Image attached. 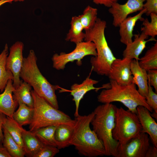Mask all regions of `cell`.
Here are the masks:
<instances>
[{
    "label": "cell",
    "mask_w": 157,
    "mask_h": 157,
    "mask_svg": "<svg viewBox=\"0 0 157 157\" xmlns=\"http://www.w3.org/2000/svg\"><path fill=\"white\" fill-rule=\"evenodd\" d=\"M94 116L93 111L88 115H79L75 117L73 133L69 143L79 154L86 157L106 156L102 143L90 127Z\"/></svg>",
    "instance_id": "cell-1"
},
{
    "label": "cell",
    "mask_w": 157,
    "mask_h": 157,
    "mask_svg": "<svg viewBox=\"0 0 157 157\" xmlns=\"http://www.w3.org/2000/svg\"><path fill=\"white\" fill-rule=\"evenodd\" d=\"M106 27V22L98 18L94 26L85 31L84 41L92 42L96 47L97 56L92 57L90 60L92 70L99 75L108 76L111 64L116 58L105 37V30Z\"/></svg>",
    "instance_id": "cell-2"
},
{
    "label": "cell",
    "mask_w": 157,
    "mask_h": 157,
    "mask_svg": "<svg viewBox=\"0 0 157 157\" xmlns=\"http://www.w3.org/2000/svg\"><path fill=\"white\" fill-rule=\"evenodd\" d=\"M37 60L34 51L30 50L27 56L24 58L20 78L32 87L38 95L58 109L55 91L60 87L51 84L43 75L38 66Z\"/></svg>",
    "instance_id": "cell-3"
},
{
    "label": "cell",
    "mask_w": 157,
    "mask_h": 157,
    "mask_svg": "<svg viewBox=\"0 0 157 157\" xmlns=\"http://www.w3.org/2000/svg\"><path fill=\"white\" fill-rule=\"evenodd\" d=\"M103 104L94 109V116L90 124L92 130L104 147L106 156L117 157L119 143L112 136L117 107L112 103Z\"/></svg>",
    "instance_id": "cell-4"
},
{
    "label": "cell",
    "mask_w": 157,
    "mask_h": 157,
    "mask_svg": "<svg viewBox=\"0 0 157 157\" xmlns=\"http://www.w3.org/2000/svg\"><path fill=\"white\" fill-rule=\"evenodd\" d=\"M107 85V88L102 90L97 97L99 102L106 104L119 102L128 110L137 114V108L140 106H144L150 112L153 111L147 104L146 98L139 93L134 83L122 85L110 79Z\"/></svg>",
    "instance_id": "cell-5"
},
{
    "label": "cell",
    "mask_w": 157,
    "mask_h": 157,
    "mask_svg": "<svg viewBox=\"0 0 157 157\" xmlns=\"http://www.w3.org/2000/svg\"><path fill=\"white\" fill-rule=\"evenodd\" d=\"M31 92L34 101L33 115L29 126V131H33L42 127L61 124L74 126L75 119L53 106L33 90Z\"/></svg>",
    "instance_id": "cell-6"
},
{
    "label": "cell",
    "mask_w": 157,
    "mask_h": 157,
    "mask_svg": "<svg viewBox=\"0 0 157 157\" xmlns=\"http://www.w3.org/2000/svg\"><path fill=\"white\" fill-rule=\"evenodd\" d=\"M115 122L112 136L119 144H126L142 130L137 114L121 107L116 109Z\"/></svg>",
    "instance_id": "cell-7"
},
{
    "label": "cell",
    "mask_w": 157,
    "mask_h": 157,
    "mask_svg": "<svg viewBox=\"0 0 157 157\" xmlns=\"http://www.w3.org/2000/svg\"><path fill=\"white\" fill-rule=\"evenodd\" d=\"M76 44L74 49L70 52H61L53 55L51 59L53 68L57 70H63L67 63L75 60L77 61V65L80 66L82 64L81 60L85 56H97L96 47L92 42L84 41Z\"/></svg>",
    "instance_id": "cell-8"
},
{
    "label": "cell",
    "mask_w": 157,
    "mask_h": 157,
    "mask_svg": "<svg viewBox=\"0 0 157 157\" xmlns=\"http://www.w3.org/2000/svg\"><path fill=\"white\" fill-rule=\"evenodd\" d=\"M149 135L141 131L124 144H119L117 157H145L150 146Z\"/></svg>",
    "instance_id": "cell-9"
},
{
    "label": "cell",
    "mask_w": 157,
    "mask_h": 157,
    "mask_svg": "<svg viewBox=\"0 0 157 157\" xmlns=\"http://www.w3.org/2000/svg\"><path fill=\"white\" fill-rule=\"evenodd\" d=\"M24 44L22 42H16L10 47L6 59V68L13 75V85L15 88L19 87L22 81L20 79V74L24 59Z\"/></svg>",
    "instance_id": "cell-10"
},
{
    "label": "cell",
    "mask_w": 157,
    "mask_h": 157,
    "mask_svg": "<svg viewBox=\"0 0 157 157\" xmlns=\"http://www.w3.org/2000/svg\"><path fill=\"white\" fill-rule=\"evenodd\" d=\"M145 0H127L124 4L117 2L113 3L108 10L113 17V25L118 27L130 14L143 9Z\"/></svg>",
    "instance_id": "cell-11"
},
{
    "label": "cell",
    "mask_w": 157,
    "mask_h": 157,
    "mask_svg": "<svg viewBox=\"0 0 157 157\" xmlns=\"http://www.w3.org/2000/svg\"><path fill=\"white\" fill-rule=\"evenodd\" d=\"M132 60L126 57L122 59L116 58L111 64V70L108 76L109 79L122 85L133 83V76L131 71Z\"/></svg>",
    "instance_id": "cell-12"
},
{
    "label": "cell",
    "mask_w": 157,
    "mask_h": 157,
    "mask_svg": "<svg viewBox=\"0 0 157 157\" xmlns=\"http://www.w3.org/2000/svg\"><path fill=\"white\" fill-rule=\"evenodd\" d=\"M91 72L89 75L81 83H74L71 87L70 94L73 97L72 100L74 102L75 105V110L74 113L75 117L79 115L80 103L87 92L92 90L97 91L100 89L105 88V85L99 88L94 86V85L98 83L99 81L90 78L92 71Z\"/></svg>",
    "instance_id": "cell-13"
},
{
    "label": "cell",
    "mask_w": 157,
    "mask_h": 157,
    "mask_svg": "<svg viewBox=\"0 0 157 157\" xmlns=\"http://www.w3.org/2000/svg\"><path fill=\"white\" fill-rule=\"evenodd\" d=\"M137 114L141 125L142 132L147 133L154 146L157 147V124L150 112L143 106L137 108Z\"/></svg>",
    "instance_id": "cell-14"
},
{
    "label": "cell",
    "mask_w": 157,
    "mask_h": 157,
    "mask_svg": "<svg viewBox=\"0 0 157 157\" xmlns=\"http://www.w3.org/2000/svg\"><path fill=\"white\" fill-rule=\"evenodd\" d=\"M133 36L134 40L126 45L122 55L123 58L138 60L140 59L139 56L146 48L147 43L151 41H156L157 40L152 38L147 40L149 36L142 32L140 34L133 35Z\"/></svg>",
    "instance_id": "cell-15"
},
{
    "label": "cell",
    "mask_w": 157,
    "mask_h": 157,
    "mask_svg": "<svg viewBox=\"0 0 157 157\" xmlns=\"http://www.w3.org/2000/svg\"><path fill=\"white\" fill-rule=\"evenodd\" d=\"M15 89L13 85V81L9 80L3 91L0 94V113L12 118L15 109L19 105L13 97V92Z\"/></svg>",
    "instance_id": "cell-16"
},
{
    "label": "cell",
    "mask_w": 157,
    "mask_h": 157,
    "mask_svg": "<svg viewBox=\"0 0 157 157\" xmlns=\"http://www.w3.org/2000/svg\"><path fill=\"white\" fill-rule=\"evenodd\" d=\"M145 12V10L142 9L135 16L127 17L120 24L119 26V33L122 43L126 45L132 42L134 28L137 21L144 20L142 16Z\"/></svg>",
    "instance_id": "cell-17"
},
{
    "label": "cell",
    "mask_w": 157,
    "mask_h": 157,
    "mask_svg": "<svg viewBox=\"0 0 157 157\" xmlns=\"http://www.w3.org/2000/svg\"><path fill=\"white\" fill-rule=\"evenodd\" d=\"M131 71L133 76V83L137 85L138 92L146 98L148 88L147 71L141 67L139 65L138 60L135 59L131 62Z\"/></svg>",
    "instance_id": "cell-18"
},
{
    "label": "cell",
    "mask_w": 157,
    "mask_h": 157,
    "mask_svg": "<svg viewBox=\"0 0 157 157\" xmlns=\"http://www.w3.org/2000/svg\"><path fill=\"white\" fill-rule=\"evenodd\" d=\"M22 135L25 156L34 157L45 145L32 131L24 129Z\"/></svg>",
    "instance_id": "cell-19"
},
{
    "label": "cell",
    "mask_w": 157,
    "mask_h": 157,
    "mask_svg": "<svg viewBox=\"0 0 157 157\" xmlns=\"http://www.w3.org/2000/svg\"><path fill=\"white\" fill-rule=\"evenodd\" d=\"M74 126L66 124H61L57 126L55 132V138L59 149L70 145L69 143L73 133Z\"/></svg>",
    "instance_id": "cell-20"
},
{
    "label": "cell",
    "mask_w": 157,
    "mask_h": 157,
    "mask_svg": "<svg viewBox=\"0 0 157 157\" xmlns=\"http://www.w3.org/2000/svg\"><path fill=\"white\" fill-rule=\"evenodd\" d=\"M70 28L67 33L65 40L75 44L82 42L85 37L83 27L78 16L72 17L70 22Z\"/></svg>",
    "instance_id": "cell-21"
},
{
    "label": "cell",
    "mask_w": 157,
    "mask_h": 157,
    "mask_svg": "<svg viewBox=\"0 0 157 157\" xmlns=\"http://www.w3.org/2000/svg\"><path fill=\"white\" fill-rule=\"evenodd\" d=\"M32 87L27 83L22 81L20 85L13 92L14 99L18 103H24L33 108L34 101L31 94Z\"/></svg>",
    "instance_id": "cell-22"
},
{
    "label": "cell",
    "mask_w": 157,
    "mask_h": 157,
    "mask_svg": "<svg viewBox=\"0 0 157 157\" xmlns=\"http://www.w3.org/2000/svg\"><path fill=\"white\" fill-rule=\"evenodd\" d=\"M2 127L9 132L14 140L23 149L22 133L24 128L13 118L5 115Z\"/></svg>",
    "instance_id": "cell-23"
},
{
    "label": "cell",
    "mask_w": 157,
    "mask_h": 157,
    "mask_svg": "<svg viewBox=\"0 0 157 157\" xmlns=\"http://www.w3.org/2000/svg\"><path fill=\"white\" fill-rule=\"evenodd\" d=\"M18 104V108L14 113L13 118L22 126L29 125L33 117V108L23 103L19 102Z\"/></svg>",
    "instance_id": "cell-24"
},
{
    "label": "cell",
    "mask_w": 157,
    "mask_h": 157,
    "mask_svg": "<svg viewBox=\"0 0 157 157\" xmlns=\"http://www.w3.org/2000/svg\"><path fill=\"white\" fill-rule=\"evenodd\" d=\"M8 47L5 44L4 48L0 54V92H2L8 81H13V76L12 72L6 67V61L8 55Z\"/></svg>",
    "instance_id": "cell-25"
},
{
    "label": "cell",
    "mask_w": 157,
    "mask_h": 157,
    "mask_svg": "<svg viewBox=\"0 0 157 157\" xmlns=\"http://www.w3.org/2000/svg\"><path fill=\"white\" fill-rule=\"evenodd\" d=\"M3 138L2 144L11 157H24L23 149L15 142L8 131L2 127Z\"/></svg>",
    "instance_id": "cell-26"
},
{
    "label": "cell",
    "mask_w": 157,
    "mask_h": 157,
    "mask_svg": "<svg viewBox=\"0 0 157 157\" xmlns=\"http://www.w3.org/2000/svg\"><path fill=\"white\" fill-rule=\"evenodd\" d=\"M139 66L147 71L157 69V41L140 58Z\"/></svg>",
    "instance_id": "cell-27"
},
{
    "label": "cell",
    "mask_w": 157,
    "mask_h": 157,
    "mask_svg": "<svg viewBox=\"0 0 157 157\" xmlns=\"http://www.w3.org/2000/svg\"><path fill=\"white\" fill-rule=\"evenodd\" d=\"M57 126H48L39 128L32 132L44 145L57 147L55 138V133Z\"/></svg>",
    "instance_id": "cell-28"
},
{
    "label": "cell",
    "mask_w": 157,
    "mask_h": 157,
    "mask_svg": "<svg viewBox=\"0 0 157 157\" xmlns=\"http://www.w3.org/2000/svg\"><path fill=\"white\" fill-rule=\"evenodd\" d=\"M98 10L88 6L84 10L83 13L78 15L81 24L85 31L92 28L98 18Z\"/></svg>",
    "instance_id": "cell-29"
},
{
    "label": "cell",
    "mask_w": 157,
    "mask_h": 157,
    "mask_svg": "<svg viewBox=\"0 0 157 157\" xmlns=\"http://www.w3.org/2000/svg\"><path fill=\"white\" fill-rule=\"evenodd\" d=\"M151 21L149 22L147 18L143 20L141 28V31L145 35L155 38L157 35V14L151 13L149 15Z\"/></svg>",
    "instance_id": "cell-30"
},
{
    "label": "cell",
    "mask_w": 157,
    "mask_h": 157,
    "mask_svg": "<svg viewBox=\"0 0 157 157\" xmlns=\"http://www.w3.org/2000/svg\"><path fill=\"white\" fill-rule=\"evenodd\" d=\"M59 152V149L56 147L45 145L34 157H53Z\"/></svg>",
    "instance_id": "cell-31"
},
{
    "label": "cell",
    "mask_w": 157,
    "mask_h": 157,
    "mask_svg": "<svg viewBox=\"0 0 157 157\" xmlns=\"http://www.w3.org/2000/svg\"><path fill=\"white\" fill-rule=\"evenodd\" d=\"M148 93L146 98L147 103L153 111L157 112V94L153 90V88L148 83Z\"/></svg>",
    "instance_id": "cell-32"
},
{
    "label": "cell",
    "mask_w": 157,
    "mask_h": 157,
    "mask_svg": "<svg viewBox=\"0 0 157 157\" xmlns=\"http://www.w3.org/2000/svg\"><path fill=\"white\" fill-rule=\"evenodd\" d=\"M143 9L145 10V14L149 16L151 13L157 14V0H145Z\"/></svg>",
    "instance_id": "cell-33"
},
{
    "label": "cell",
    "mask_w": 157,
    "mask_h": 157,
    "mask_svg": "<svg viewBox=\"0 0 157 157\" xmlns=\"http://www.w3.org/2000/svg\"><path fill=\"white\" fill-rule=\"evenodd\" d=\"M147 73L148 83L154 87L155 92L157 93V69L149 70Z\"/></svg>",
    "instance_id": "cell-34"
},
{
    "label": "cell",
    "mask_w": 157,
    "mask_h": 157,
    "mask_svg": "<svg viewBox=\"0 0 157 157\" xmlns=\"http://www.w3.org/2000/svg\"><path fill=\"white\" fill-rule=\"evenodd\" d=\"M97 5H103L109 8L115 3L117 2L119 0H90Z\"/></svg>",
    "instance_id": "cell-35"
},
{
    "label": "cell",
    "mask_w": 157,
    "mask_h": 157,
    "mask_svg": "<svg viewBox=\"0 0 157 157\" xmlns=\"http://www.w3.org/2000/svg\"><path fill=\"white\" fill-rule=\"evenodd\" d=\"M157 147L150 146L146 153L145 157H157Z\"/></svg>",
    "instance_id": "cell-36"
},
{
    "label": "cell",
    "mask_w": 157,
    "mask_h": 157,
    "mask_svg": "<svg viewBox=\"0 0 157 157\" xmlns=\"http://www.w3.org/2000/svg\"><path fill=\"white\" fill-rule=\"evenodd\" d=\"M6 115L1 113H0V146H2V142L3 138V134L2 126L3 122L4 117Z\"/></svg>",
    "instance_id": "cell-37"
},
{
    "label": "cell",
    "mask_w": 157,
    "mask_h": 157,
    "mask_svg": "<svg viewBox=\"0 0 157 157\" xmlns=\"http://www.w3.org/2000/svg\"><path fill=\"white\" fill-rule=\"evenodd\" d=\"M0 157H11L3 145L0 146Z\"/></svg>",
    "instance_id": "cell-38"
},
{
    "label": "cell",
    "mask_w": 157,
    "mask_h": 157,
    "mask_svg": "<svg viewBox=\"0 0 157 157\" xmlns=\"http://www.w3.org/2000/svg\"><path fill=\"white\" fill-rule=\"evenodd\" d=\"M13 0H0V7L6 3H11Z\"/></svg>",
    "instance_id": "cell-39"
},
{
    "label": "cell",
    "mask_w": 157,
    "mask_h": 157,
    "mask_svg": "<svg viewBox=\"0 0 157 157\" xmlns=\"http://www.w3.org/2000/svg\"><path fill=\"white\" fill-rule=\"evenodd\" d=\"M153 113L152 114H151V116L153 118L157 119V112H156L155 111H153L152 112Z\"/></svg>",
    "instance_id": "cell-40"
},
{
    "label": "cell",
    "mask_w": 157,
    "mask_h": 157,
    "mask_svg": "<svg viewBox=\"0 0 157 157\" xmlns=\"http://www.w3.org/2000/svg\"><path fill=\"white\" fill-rule=\"evenodd\" d=\"M25 0H13V1H14L15 2H17V1H19V2H21V1H23Z\"/></svg>",
    "instance_id": "cell-41"
}]
</instances>
